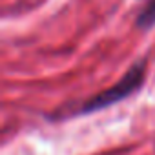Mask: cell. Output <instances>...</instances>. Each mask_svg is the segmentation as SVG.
<instances>
[{
	"label": "cell",
	"instance_id": "obj_2",
	"mask_svg": "<svg viewBox=\"0 0 155 155\" xmlns=\"http://www.w3.org/2000/svg\"><path fill=\"white\" fill-rule=\"evenodd\" d=\"M135 28L140 31H150L155 28V0H146L135 17Z\"/></svg>",
	"mask_w": 155,
	"mask_h": 155
},
{
	"label": "cell",
	"instance_id": "obj_1",
	"mask_svg": "<svg viewBox=\"0 0 155 155\" xmlns=\"http://www.w3.org/2000/svg\"><path fill=\"white\" fill-rule=\"evenodd\" d=\"M146 71H148V60L146 58L135 60L115 84H111L110 88H106L99 93H93L91 97H88L81 102H75V104L69 102V104H64V106L57 108L49 115V120H68V119L91 115V113L102 111L106 108H111L117 102L126 101L128 97L135 95L144 86Z\"/></svg>",
	"mask_w": 155,
	"mask_h": 155
}]
</instances>
